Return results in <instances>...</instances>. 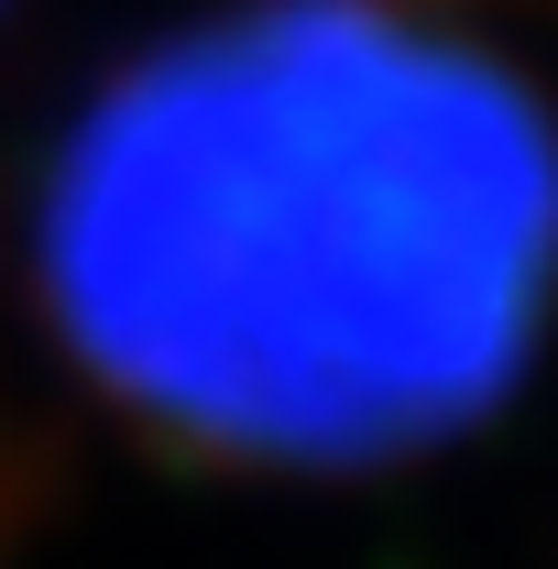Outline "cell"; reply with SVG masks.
<instances>
[{"mask_svg":"<svg viewBox=\"0 0 558 569\" xmlns=\"http://www.w3.org/2000/svg\"><path fill=\"white\" fill-rule=\"evenodd\" d=\"M77 372L219 460L361 471L492 417L558 284V132L383 0H252L110 77L33 198Z\"/></svg>","mask_w":558,"mask_h":569,"instance_id":"6da1fadb","label":"cell"}]
</instances>
